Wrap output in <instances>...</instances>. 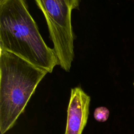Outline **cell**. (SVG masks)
<instances>
[{"mask_svg":"<svg viewBox=\"0 0 134 134\" xmlns=\"http://www.w3.org/2000/svg\"><path fill=\"white\" fill-rule=\"evenodd\" d=\"M0 50L12 52L51 73L59 62L30 15L25 0L0 3Z\"/></svg>","mask_w":134,"mask_h":134,"instance_id":"cell-1","label":"cell"},{"mask_svg":"<svg viewBox=\"0 0 134 134\" xmlns=\"http://www.w3.org/2000/svg\"><path fill=\"white\" fill-rule=\"evenodd\" d=\"M48 72L8 51L0 50V132L12 128Z\"/></svg>","mask_w":134,"mask_h":134,"instance_id":"cell-2","label":"cell"},{"mask_svg":"<svg viewBox=\"0 0 134 134\" xmlns=\"http://www.w3.org/2000/svg\"><path fill=\"white\" fill-rule=\"evenodd\" d=\"M90 100L80 86L71 89L64 134H82L87 123Z\"/></svg>","mask_w":134,"mask_h":134,"instance_id":"cell-4","label":"cell"},{"mask_svg":"<svg viewBox=\"0 0 134 134\" xmlns=\"http://www.w3.org/2000/svg\"><path fill=\"white\" fill-rule=\"evenodd\" d=\"M109 115L108 109L105 107H98L96 108L94 112V117L95 119L99 122H104L106 121Z\"/></svg>","mask_w":134,"mask_h":134,"instance_id":"cell-5","label":"cell"},{"mask_svg":"<svg viewBox=\"0 0 134 134\" xmlns=\"http://www.w3.org/2000/svg\"><path fill=\"white\" fill-rule=\"evenodd\" d=\"M42 12L59 65L66 72L74 57L72 12L79 9L80 0H35Z\"/></svg>","mask_w":134,"mask_h":134,"instance_id":"cell-3","label":"cell"},{"mask_svg":"<svg viewBox=\"0 0 134 134\" xmlns=\"http://www.w3.org/2000/svg\"><path fill=\"white\" fill-rule=\"evenodd\" d=\"M4 1V0H0V3H1V2H2V1Z\"/></svg>","mask_w":134,"mask_h":134,"instance_id":"cell-6","label":"cell"},{"mask_svg":"<svg viewBox=\"0 0 134 134\" xmlns=\"http://www.w3.org/2000/svg\"><path fill=\"white\" fill-rule=\"evenodd\" d=\"M133 86H134V82H133Z\"/></svg>","mask_w":134,"mask_h":134,"instance_id":"cell-7","label":"cell"}]
</instances>
